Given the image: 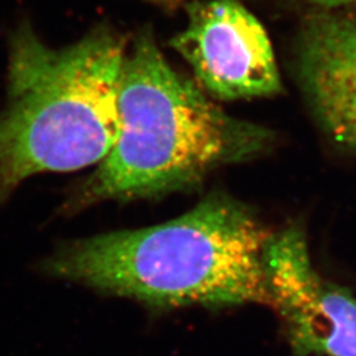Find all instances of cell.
Masks as SVG:
<instances>
[{"label":"cell","mask_w":356,"mask_h":356,"mask_svg":"<svg viewBox=\"0 0 356 356\" xmlns=\"http://www.w3.org/2000/svg\"><path fill=\"white\" fill-rule=\"evenodd\" d=\"M298 72L319 122L356 149V17L318 13L298 41Z\"/></svg>","instance_id":"cell-6"},{"label":"cell","mask_w":356,"mask_h":356,"mask_svg":"<svg viewBox=\"0 0 356 356\" xmlns=\"http://www.w3.org/2000/svg\"><path fill=\"white\" fill-rule=\"evenodd\" d=\"M318 7H325V8H332V7H342L346 4L356 3V0H307Z\"/></svg>","instance_id":"cell-7"},{"label":"cell","mask_w":356,"mask_h":356,"mask_svg":"<svg viewBox=\"0 0 356 356\" xmlns=\"http://www.w3.org/2000/svg\"><path fill=\"white\" fill-rule=\"evenodd\" d=\"M270 236L250 209L214 194L157 226L66 243L44 270L160 309L269 306L264 250Z\"/></svg>","instance_id":"cell-1"},{"label":"cell","mask_w":356,"mask_h":356,"mask_svg":"<svg viewBox=\"0 0 356 356\" xmlns=\"http://www.w3.org/2000/svg\"><path fill=\"white\" fill-rule=\"evenodd\" d=\"M267 139L263 128L226 114L177 73L152 32L143 31L123 66L114 147L72 207L191 191L216 168L254 156Z\"/></svg>","instance_id":"cell-2"},{"label":"cell","mask_w":356,"mask_h":356,"mask_svg":"<svg viewBox=\"0 0 356 356\" xmlns=\"http://www.w3.org/2000/svg\"><path fill=\"white\" fill-rule=\"evenodd\" d=\"M269 306L297 356H356V296L314 268L305 232L291 225L264 250Z\"/></svg>","instance_id":"cell-4"},{"label":"cell","mask_w":356,"mask_h":356,"mask_svg":"<svg viewBox=\"0 0 356 356\" xmlns=\"http://www.w3.org/2000/svg\"><path fill=\"white\" fill-rule=\"evenodd\" d=\"M170 45L216 99L270 97L282 88L264 26L238 0L193 1L188 24Z\"/></svg>","instance_id":"cell-5"},{"label":"cell","mask_w":356,"mask_h":356,"mask_svg":"<svg viewBox=\"0 0 356 356\" xmlns=\"http://www.w3.org/2000/svg\"><path fill=\"white\" fill-rule=\"evenodd\" d=\"M126 40L98 28L53 48L29 26L10 44L0 111V202L26 178L99 164L119 131Z\"/></svg>","instance_id":"cell-3"}]
</instances>
